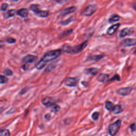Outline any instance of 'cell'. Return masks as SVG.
Segmentation results:
<instances>
[{"mask_svg":"<svg viewBox=\"0 0 136 136\" xmlns=\"http://www.w3.org/2000/svg\"><path fill=\"white\" fill-rule=\"evenodd\" d=\"M62 52L61 49H55L49 51L44 55L43 58L36 66L37 70H41L46 65L47 62H51L57 59L61 55Z\"/></svg>","mask_w":136,"mask_h":136,"instance_id":"6da1fadb","label":"cell"},{"mask_svg":"<svg viewBox=\"0 0 136 136\" xmlns=\"http://www.w3.org/2000/svg\"><path fill=\"white\" fill-rule=\"evenodd\" d=\"M88 44V41H85L81 44L71 46L68 45H64L62 46V51L66 53L71 54H76L81 52Z\"/></svg>","mask_w":136,"mask_h":136,"instance_id":"7a4b0ae2","label":"cell"},{"mask_svg":"<svg viewBox=\"0 0 136 136\" xmlns=\"http://www.w3.org/2000/svg\"><path fill=\"white\" fill-rule=\"evenodd\" d=\"M121 125V121L118 120L110 124L108 127V133L111 136H114L117 134Z\"/></svg>","mask_w":136,"mask_h":136,"instance_id":"3957f363","label":"cell"},{"mask_svg":"<svg viewBox=\"0 0 136 136\" xmlns=\"http://www.w3.org/2000/svg\"><path fill=\"white\" fill-rule=\"evenodd\" d=\"M97 6L96 4L89 5L83 11L82 15L85 16H90L97 11Z\"/></svg>","mask_w":136,"mask_h":136,"instance_id":"277c9868","label":"cell"},{"mask_svg":"<svg viewBox=\"0 0 136 136\" xmlns=\"http://www.w3.org/2000/svg\"><path fill=\"white\" fill-rule=\"evenodd\" d=\"M134 32V30L132 28H125L122 29L119 33V36L121 38H123L125 36L131 35Z\"/></svg>","mask_w":136,"mask_h":136,"instance_id":"5b68a950","label":"cell"},{"mask_svg":"<svg viewBox=\"0 0 136 136\" xmlns=\"http://www.w3.org/2000/svg\"><path fill=\"white\" fill-rule=\"evenodd\" d=\"M121 45L122 46H125V47H130V46L136 45V39H125L121 42Z\"/></svg>","mask_w":136,"mask_h":136,"instance_id":"8992f818","label":"cell"},{"mask_svg":"<svg viewBox=\"0 0 136 136\" xmlns=\"http://www.w3.org/2000/svg\"><path fill=\"white\" fill-rule=\"evenodd\" d=\"M78 80L76 78H68L65 80L64 84L68 87H75L78 84Z\"/></svg>","mask_w":136,"mask_h":136,"instance_id":"52a82bcc","label":"cell"},{"mask_svg":"<svg viewBox=\"0 0 136 136\" xmlns=\"http://www.w3.org/2000/svg\"><path fill=\"white\" fill-rule=\"evenodd\" d=\"M37 59V56L33 55H28L22 59V61L23 63H25L26 64L28 63H32L36 61Z\"/></svg>","mask_w":136,"mask_h":136,"instance_id":"ba28073f","label":"cell"},{"mask_svg":"<svg viewBox=\"0 0 136 136\" xmlns=\"http://www.w3.org/2000/svg\"><path fill=\"white\" fill-rule=\"evenodd\" d=\"M132 91V88L130 87L121 88L117 91V93L121 96H127L130 94Z\"/></svg>","mask_w":136,"mask_h":136,"instance_id":"9c48e42d","label":"cell"},{"mask_svg":"<svg viewBox=\"0 0 136 136\" xmlns=\"http://www.w3.org/2000/svg\"><path fill=\"white\" fill-rule=\"evenodd\" d=\"M42 103L46 107H51L54 104V100L52 97H46L43 99Z\"/></svg>","mask_w":136,"mask_h":136,"instance_id":"30bf717a","label":"cell"},{"mask_svg":"<svg viewBox=\"0 0 136 136\" xmlns=\"http://www.w3.org/2000/svg\"><path fill=\"white\" fill-rule=\"evenodd\" d=\"M76 10H77V8L75 7V6H71V7L65 8L64 10H63L61 12L60 14L62 16H64L70 14H71V13L74 12Z\"/></svg>","mask_w":136,"mask_h":136,"instance_id":"8fae6325","label":"cell"},{"mask_svg":"<svg viewBox=\"0 0 136 136\" xmlns=\"http://www.w3.org/2000/svg\"><path fill=\"white\" fill-rule=\"evenodd\" d=\"M120 24H117L111 26V27L108 28L107 30V34L108 35H112L113 34H114L115 31H117V30L119 28V27H120Z\"/></svg>","mask_w":136,"mask_h":136,"instance_id":"7c38bea8","label":"cell"},{"mask_svg":"<svg viewBox=\"0 0 136 136\" xmlns=\"http://www.w3.org/2000/svg\"><path fill=\"white\" fill-rule=\"evenodd\" d=\"M122 111H123V109L120 105H114L113 107V108L111 110L112 113L114 114H120Z\"/></svg>","mask_w":136,"mask_h":136,"instance_id":"4fadbf2b","label":"cell"},{"mask_svg":"<svg viewBox=\"0 0 136 136\" xmlns=\"http://www.w3.org/2000/svg\"><path fill=\"white\" fill-rule=\"evenodd\" d=\"M17 15L21 16L22 18H25L27 17L28 15V11L27 9H21L20 10H19L16 13Z\"/></svg>","mask_w":136,"mask_h":136,"instance_id":"5bb4252c","label":"cell"},{"mask_svg":"<svg viewBox=\"0 0 136 136\" xmlns=\"http://www.w3.org/2000/svg\"><path fill=\"white\" fill-rule=\"evenodd\" d=\"M36 15H37L39 17L41 18H46L49 15V13L47 11H42V10H38L37 12H35Z\"/></svg>","mask_w":136,"mask_h":136,"instance_id":"9a60e30c","label":"cell"},{"mask_svg":"<svg viewBox=\"0 0 136 136\" xmlns=\"http://www.w3.org/2000/svg\"><path fill=\"white\" fill-rule=\"evenodd\" d=\"M108 78H109V76L108 75L102 74H101L100 75H99V76L97 78V79L99 82H104L108 80Z\"/></svg>","mask_w":136,"mask_h":136,"instance_id":"2e32d148","label":"cell"},{"mask_svg":"<svg viewBox=\"0 0 136 136\" xmlns=\"http://www.w3.org/2000/svg\"><path fill=\"white\" fill-rule=\"evenodd\" d=\"M86 72L88 75L94 76L96 75L98 72V70L95 68H91L86 70Z\"/></svg>","mask_w":136,"mask_h":136,"instance_id":"e0dca14e","label":"cell"},{"mask_svg":"<svg viewBox=\"0 0 136 136\" xmlns=\"http://www.w3.org/2000/svg\"><path fill=\"white\" fill-rule=\"evenodd\" d=\"M104 55H92L91 56H89L88 58V60H91V61H97L98 60H100L104 58Z\"/></svg>","mask_w":136,"mask_h":136,"instance_id":"ac0fdd59","label":"cell"},{"mask_svg":"<svg viewBox=\"0 0 136 136\" xmlns=\"http://www.w3.org/2000/svg\"><path fill=\"white\" fill-rule=\"evenodd\" d=\"M120 19V16H119L118 15H112L110 18L109 19V23H113V22H115L119 21V20Z\"/></svg>","mask_w":136,"mask_h":136,"instance_id":"d6986e66","label":"cell"},{"mask_svg":"<svg viewBox=\"0 0 136 136\" xmlns=\"http://www.w3.org/2000/svg\"><path fill=\"white\" fill-rule=\"evenodd\" d=\"M10 132L8 129H0V136H10Z\"/></svg>","mask_w":136,"mask_h":136,"instance_id":"ffe728a7","label":"cell"},{"mask_svg":"<svg viewBox=\"0 0 136 136\" xmlns=\"http://www.w3.org/2000/svg\"><path fill=\"white\" fill-rule=\"evenodd\" d=\"M51 111L53 112L56 113L60 110V107L58 105H56L55 104H53L51 106Z\"/></svg>","mask_w":136,"mask_h":136,"instance_id":"44dd1931","label":"cell"},{"mask_svg":"<svg viewBox=\"0 0 136 136\" xmlns=\"http://www.w3.org/2000/svg\"><path fill=\"white\" fill-rule=\"evenodd\" d=\"M113 106H114V105L111 102L107 101L105 103V108L108 111H111Z\"/></svg>","mask_w":136,"mask_h":136,"instance_id":"7402d4cb","label":"cell"},{"mask_svg":"<svg viewBox=\"0 0 136 136\" xmlns=\"http://www.w3.org/2000/svg\"><path fill=\"white\" fill-rule=\"evenodd\" d=\"M16 12L15 10H10L8 11L7 13H6L5 15V16H6L7 18L11 17V16L15 15L16 14Z\"/></svg>","mask_w":136,"mask_h":136,"instance_id":"603a6c76","label":"cell"},{"mask_svg":"<svg viewBox=\"0 0 136 136\" xmlns=\"http://www.w3.org/2000/svg\"><path fill=\"white\" fill-rule=\"evenodd\" d=\"M3 74H4L5 76H11L13 75V72L11 70H10V69L6 68L4 69V71H3Z\"/></svg>","mask_w":136,"mask_h":136,"instance_id":"cb8c5ba5","label":"cell"},{"mask_svg":"<svg viewBox=\"0 0 136 136\" xmlns=\"http://www.w3.org/2000/svg\"><path fill=\"white\" fill-rule=\"evenodd\" d=\"M73 30L72 29H70V30H66L63 32L62 33H61V36L62 37H65V36H67L69 35H70L71 33L72 32Z\"/></svg>","mask_w":136,"mask_h":136,"instance_id":"d4e9b609","label":"cell"},{"mask_svg":"<svg viewBox=\"0 0 136 136\" xmlns=\"http://www.w3.org/2000/svg\"><path fill=\"white\" fill-rule=\"evenodd\" d=\"M39 6L37 4H32L30 6V9L32 11L36 12L38 10H39Z\"/></svg>","mask_w":136,"mask_h":136,"instance_id":"484cf974","label":"cell"},{"mask_svg":"<svg viewBox=\"0 0 136 136\" xmlns=\"http://www.w3.org/2000/svg\"><path fill=\"white\" fill-rule=\"evenodd\" d=\"M8 79L4 76H0V84H4L8 82Z\"/></svg>","mask_w":136,"mask_h":136,"instance_id":"4316f807","label":"cell"},{"mask_svg":"<svg viewBox=\"0 0 136 136\" xmlns=\"http://www.w3.org/2000/svg\"><path fill=\"white\" fill-rule=\"evenodd\" d=\"M73 20V19H72V18H69L67 20H65L64 21H62L61 23H60V24L62 25H63V26H65V25H67L68 24H69V23H70L71 22H72Z\"/></svg>","mask_w":136,"mask_h":136,"instance_id":"83f0119b","label":"cell"},{"mask_svg":"<svg viewBox=\"0 0 136 136\" xmlns=\"http://www.w3.org/2000/svg\"><path fill=\"white\" fill-rule=\"evenodd\" d=\"M99 113L98 112H95L92 114V118L95 121L97 120L99 118Z\"/></svg>","mask_w":136,"mask_h":136,"instance_id":"f1b7e54d","label":"cell"},{"mask_svg":"<svg viewBox=\"0 0 136 136\" xmlns=\"http://www.w3.org/2000/svg\"><path fill=\"white\" fill-rule=\"evenodd\" d=\"M55 67V66L53 65V64H49L48 67H47V68L46 69V71H50L51 70H52Z\"/></svg>","mask_w":136,"mask_h":136,"instance_id":"f546056e","label":"cell"},{"mask_svg":"<svg viewBox=\"0 0 136 136\" xmlns=\"http://www.w3.org/2000/svg\"><path fill=\"white\" fill-rule=\"evenodd\" d=\"M6 41L10 44H12V43H15V39L13 38H8L6 39Z\"/></svg>","mask_w":136,"mask_h":136,"instance_id":"4dcf8cb0","label":"cell"},{"mask_svg":"<svg viewBox=\"0 0 136 136\" xmlns=\"http://www.w3.org/2000/svg\"><path fill=\"white\" fill-rule=\"evenodd\" d=\"M8 4H6V3H4V4H2L1 10L2 11H5L6 9L8 8Z\"/></svg>","mask_w":136,"mask_h":136,"instance_id":"1f68e13d","label":"cell"},{"mask_svg":"<svg viewBox=\"0 0 136 136\" xmlns=\"http://www.w3.org/2000/svg\"><path fill=\"white\" fill-rule=\"evenodd\" d=\"M120 80V77H119V76L118 75H115L114 76V77H113L111 80L110 81H112V80Z\"/></svg>","mask_w":136,"mask_h":136,"instance_id":"d6a6232c","label":"cell"},{"mask_svg":"<svg viewBox=\"0 0 136 136\" xmlns=\"http://www.w3.org/2000/svg\"><path fill=\"white\" fill-rule=\"evenodd\" d=\"M55 1L59 4H63V3L67 2L68 0H55Z\"/></svg>","mask_w":136,"mask_h":136,"instance_id":"836d02e7","label":"cell"},{"mask_svg":"<svg viewBox=\"0 0 136 136\" xmlns=\"http://www.w3.org/2000/svg\"><path fill=\"white\" fill-rule=\"evenodd\" d=\"M27 90H28V88H24V89H22V90L20 91V94H21V95L24 94L26 92H27Z\"/></svg>","mask_w":136,"mask_h":136,"instance_id":"e575fe53","label":"cell"},{"mask_svg":"<svg viewBox=\"0 0 136 136\" xmlns=\"http://www.w3.org/2000/svg\"><path fill=\"white\" fill-rule=\"evenodd\" d=\"M130 128L132 130H136V124L135 123L132 124L130 125Z\"/></svg>","mask_w":136,"mask_h":136,"instance_id":"d590c367","label":"cell"},{"mask_svg":"<svg viewBox=\"0 0 136 136\" xmlns=\"http://www.w3.org/2000/svg\"><path fill=\"white\" fill-rule=\"evenodd\" d=\"M4 46V43L2 41H0V48H2Z\"/></svg>","mask_w":136,"mask_h":136,"instance_id":"8d00e7d4","label":"cell"},{"mask_svg":"<svg viewBox=\"0 0 136 136\" xmlns=\"http://www.w3.org/2000/svg\"><path fill=\"white\" fill-rule=\"evenodd\" d=\"M132 8H133V9L135 11H136V2H135L133 4H132Z\"/></svg>","mask_w":136,"mask_h":136,"instance_id":"74e56055","label":"cell"},{"mask_svg":"<svg viewBox=\"0 0 136 136\" xmlns=\"http://www.w3.org/2000/svg\"><path fill=\"white\" fill-rule=\"evenodd\" d=\"M12 1H14V2H17L18 0H11Z\"/></svg>","mask_w":136,"mask_h":136,"instance_id":"f35d334b","label":"cell"},{"mask_svg":"<svg viewBox=\"0 0 136 136\" xmlns=\"http://www.w3.org/2000/svg\"><path fill=\"white\" fill-rule=\"evenodd\" d=\"M2 109V108H0V111H1Z\"/></svg>","mask_w":136,"mask_h":136,"instance_id":"ab89813d","label":"cell"},{"mask_svg":"<svg viewBox=\"0 0 136 136\" xmlns=\"http://www.w3.org/2000/svg\"><path fill=\"white\" fill-rule=\"evenodd\" d=\"M135 53H136V51H135Z\"/></svg>","mask_w":136,"mask_h":136,"instance_id":"60d3db41","label":"cell"}]
</instances>
